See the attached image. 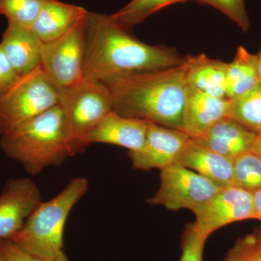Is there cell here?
<instances>
[{"label":"cell","instance_id":"6da1fadb","mask_svg":"<svg viewBox=\"0 0 261 261\" xmlns=\"http://www.w3.org/2000/svg\"><path fill=\"white\" fill-rule=\"evenodd\" d=\"M174 47L151 45L111 15L87 10L84 17V77L108 84L130 75L184 64Z\"/></svg>","mask_w":261,"mask_h":261},{"label":"cell","instance_id":"7a4b0ae2","mask_svg":"<svg viewBox=\"0 0 261 261\" xmlns=\"http://www.w3.org/2000/svg\"><path fill=\"white\" fill-rule=\"evenodd\" d=\"M107 86L114 112L181 130L188 90L185 63L124 77Z\"/></svg>","mask_w":261,"mask_h":261},{"label":"cell","instance_id":"3957f363","mask_svg":"<svg viewBox=\"0 0 261 261\" xmlns=\"http://www.w3.org/2000/svg\"><path fill=\"white\" fill-rule=\"evenodd\" d=\"M0 147L31 175L39 174L46 168L58 166L72 157L61 106L58 104L13 132L2 135Z\"/></svg>","mask_w":261,"mask_h":261},{"label":"cell","instance_id":"277c9868","mask_svg":"<svg viewBox=\"0 0 261 261\" xmlns=\"http://www.w3.org/2000/svg\"><path fill=\"white\" fill-rule=\"evenodd\" d=\"M88 188L87 178L79 176L70 180L61 193L40 204L11 241L40 260L70 261L63 250L65 224Z\"/></svg>","mask_w":261,"mask_h":261},{"label":"cell","instance_id":"5b68a950","mask_svg":"<svg viewBox=\"0 0 261 261\" xmlns=\"http://www.w3.org/2000/svg\"><path fill=\"white\" fill-rule=\"evenodd\" d=\"M60 106L68 128L72 155L87 149L85 138L106 115L112 111L107 84L84 77L78 83L60 89Z\"/></svg>","mask_w":261,"mask_h":261},{"label":"cell","instance_id":"8992f818","mask_svg":"<svg viewBox=\"0 0 261 261\" xmlns=\"http://www.w3.org/2000/svg\"><path fill=\"white\" fill-rule=\"evenodd\" d=\"M60 89L41 65L20 76L0 99V136L13 132L59 104Z\"/></svg>","mask_w":261,"mask_h":261},{"label":"cell","instance_id":"52a82bcc","mask_svg":"<svg viewBox=\"0 0 261 261\" xmlns=\"http://www.w3.org/2000/svg\"><path fill=\"white\" fill-rule=\"evenodd\" d=\"M221 189L211 180L175 163L161 170L159 190L147 202L168 210L189 209L194 212Z\"/></svg>","mask_w":261,"mask_h":261},{"label":"cell","instance_id":"ba28073f","mask_svg":"<svg viewBox=\"0 0 261 261\" xmlns=\"http://www.w3.org/2000/svg\"><path fill=\"white\" fill-rule=\"evenodd\" d=\"M84 17L62 37L41 42V67L59 89L84 78Z\"/></svg>","mask_w":261,"mask_h":261},{"label":"cell","instance_id":"9c48e42d","mask_svg":"<svg viewBox=\"0 0 261 261\" xmlns=\"http://www.w3.org/2000/svg\"><path fill=\"white\" fill-rule=\"evenodd\" d=\"M193 213L192 226L210 236L226 225L254 219L252 192L234 185L224 187Z\"/></svg>","mask_w":261,"mask_h":261},{"label":"cell","instance_id":"30bf717a","mask_svg":"<svg viewBox=\"0 0 261 261\" xmlns=\"http://www.w3.org/2000/svg\"><path fill=\"white\" fill-rule=\"evenodd\" d=\"M42 202L40 190L32 179L8 180L0 194V240L14 238Z\"/></svg>","mask_w":261,"mask_h":261},{"label":"cell","instance_id":"8fae6325","mask_svg":"<svg viewBox=\"0 0 261 261\" xmlns=\"http://www.w3.org/2000/svg\"><path fill=\"white\" fill-rule=\"evenodd\" d=\"M191 140L184 130L149 123L145 145L140 150L128 152V156L135 169L161 170L177 163Z\"/></svg>","mask_w":261,"mask_h":261},{"label":"cell","instance_id":"7c38bea8","mask_svg":"<svg viewBox=\"0 0 261 261\" xmlns=\"http://www.w3.org/2000/svg\"><path fill=\"white\" fill-rule=\"evenodd\" d=\"M148 126L149 122L121 116L112 111L90 130L85 143L87 147L93 143L109 144L135 152L145 145Z\"/></svg>","mask_w":261,"mask_h":261},{"label":"cell","instance_id":"4fadbf2b","mask_svg":"<svg viewBox=\"0 0 261 261\" xmlns=\"http://www.w3.org/2000/svg\"><path fill=\"white\" fill-rule=\"evenodd\" d=\"M229 117V99L213 97L188 87L181 130L192 139L205 135L217 122Z\"/></svg>","mask_w":261,"mask_h":261},{"label":"cell","instance_id":"5bb4252c","mask_svg":"<svg viewBox=\"0 0 261 261\" xmlns=\"http://www.w3.org/2000/svg\"><path fill=\"white\" fill-rule=\"evenodd\" d=\"M257 135L228 117L217 122L202 137L193 140L203 147L233 160L252 150Z\"/></svg>","mask_w":261,"mask_h":261},{"label":"cell","instance_id":"9a60e30c","mask_svg":"<svg viewBox=\"0 0 261 261\" xmlns=\"http://www.w3.org/2000/svg\"><path fill=\"white\" fill-rule=\"evenodd\" d=\"M233 161L192 139L180 154L177 163L224 188L233 185Z\"/></svg>","mask_w":261,"mask_h":261},{"label":"cell","instance_id":"2e32d148","mask_svg":"<svg viewBox=\"0 0 261 261\" xmlns=\"http://www.w3.org/2000/svg\"><path fill=\"white\" fill-rule=\"evenodd\" d=\"M87 11L82 7L59 0H44L31 30L41 42H53L68 32Z\"/></svg>","mask_w":261,"mask_h":261},{"label":"cell","instance_id":"e0dca14e","mask_svg":"<svg viewBox=\"0 0 261 261\" xmlns=\"http://www.w3.org/2000/svg\"><path fill=\"white\" fill-rule=\"evenodd\" d=\"M0 45L20 76L40 65L41 42L31 29L8 23Z\"/></svg>","mask_w":261,"mask_h":261},{"label":"cell","instance_id":"ac0fdd59","mask_svg":"<svg viewBox=\"0 0 261 261\" xmlns=\"http://www.w3.org/2000/svg\"><path fill=\"white\" fill-rule=\"evenodd\" d=\"M188 87L213 97H226L227 63L205 54L185 57Z\"/></svg>","mask_w":261,"mask_h":261},{"label":"cell","instance_id":"d6986e66","mask_svg":"<svg viewBox=\"0 0 261 261\" xmlns=\"http://www.w3.org/2000/svg\"><path fill=\"white\" fill-rule=\"evenodd\" d=\"M256 55L239 46L231 63L226 65V97L233 99L246 93L260 83Z\"/></svg>","mask_w":261,"mask_h":261},{"label":"cell","instance_id":"ffe728a7","mask_svg":"<svg viewBox=\"0 0 261 261\" xmlns=\"http://www.w3.org/2000/svg\"><path fill=\"white\" fill-rule=\"evenodd\" d=\"M229 118L261 133V82L246 93L229 99Z\"/></svg>","mask_w":261,"mask_h":261},{"label":"cell","instance_id":"44dd1931","mask_svg":"<svg viewBox=\"0 0 261 261\" xmlns=\"http://www.w3.org/2000/svg\"><path fill=\"white\" fill-rule=\"evenodd\" d=\"M187 1L189 0H132L111 16L122 27L132 31L135 25L143 23L160 10Z\"/></svg>","mask_w":261,"mask_h":261},{"label":"cell","instance_id":"7402d4cb","mask_svg":"<svg viewBox=\"0 0 261 261\" xmlns=\"http://www.w3.org/2000/svg\"><path fill=\"white\" fill-rule=\"evenodd\" d=\"M233 184L251 192L261 189V159L257 154L250 151L233 159Z\"/></svg>","mask_w":261,"mask_h":261},{"label":"cell","instance_id":"603a6c76","mask_svg":"<svg viewBox=\"0 0 261 261\" xmlns=\"http://www.w3.org/2000/svg\"><path fill=\"white\" fill-rule=\"evenodd\" d=\"M44 0H0V14L8 23L31 29Z\"/></svg>","mask_w":261,"mask_h":261},{"label":"cell","instance_id":"cb8c5ba5","mask_svg":"<svg viewBox=\"0 0 261 261\" xmlns=\"http://www.w3.org/2000/svg\"><path fill=\"white\" fill-rule=\"evenodd\" d=\"M223 261H261V238L258 232L238 239Z\"/></svg>","mask_w":261,"mask_h":261},{"label":"cell","instance_id":"d4e9b609","mask_svg":"<svg viewBox=\"0 0 261 261\" xmlns=\"http://www.w3.org/2000/svg\"><path fill=\"white\" fill-rule=\"evenodd\" d=\"M204 5H208L224 13L243 32L250 28V19L245 8V0H195Z\"/></svg>","mask_w":261,"mask_h":261},{"label":"cell","instance_id":"484cf974","mask_svg":"<svg viewBox=\"0 0 261 261\" xmlns=\"http://www.w3.org/2000/svg\"><path fill=\"white\" fill-rule=\"evenodd\" d=\"M208 237L196 229L192 224L187 226L182 237L180 261H202L204 247Z\"/></svg>","mask_w":261,"mask_h":261},{"label":"cell","instance_id":"4316f807","mask_svg":"<svg viewBox=\"0 0 261 261\" xmlns=\"http://www.w3.org/2000/svg\"><path fill=\"white\" fill-rule=\"evenodd\" d=\"M20 78L0 45V99L9 92Z\"/></svg>","mask_w":261,"mask_h":261},{"label":"cell","instance_id":"83f0119b","mask_svg":"<svg viewBox=\"0 0 261 261\" xmlns=\"http://www.w3.org/2000/svg\"><path fill=\"white\" fill-rule=\"evenodd\" d=\"M0 252L4 261H44L24 251L11 240H0Z\"/></svg>","mask_w":261,"mask_h":261},{"label":"cell","instance_id":"f1b7e54d","mask_svg":"<svg viewBox=\"0 0 261 261\" xmlns=\"http://www.w3.org/2000/svg\"><path fill=\"white\" fill-rule=\"evenodd\" d=\"M253 197L254 219L261 221V189L252 192Z\"/></svg>","mask_w":261,"mask_h":261},{"label":"cell","instance_id":"f546056e","mask_svg":"<svg viewBox=\"0 0 261 261\" xmlns=\"http://www.w3.org/2000/svg\"><path fill=\"white\" fill-rule=\"evenodd\" d=\"M251 152L257 154L261 159V133L257 134L256 140L255 141Z\"/></svg>","mask_w":261,"mask_h":261},{"label":"cell","instance_id":"4dcf8cb0","mask_svg":"<svg viewBox=\"0 0 261 261\" xmlns=\"http://www.w3.org/2000/svg\"><path fill=\"white\" fill-rule=\"evenodd\" d=\"M257 72H258L259 79L261 82V47L258 53L256 55Z\"/></svg>","mask_w":261,"mask_h":261},{"label":"cell","instance_id":"1f68e13d","mask_svg":"<svg viewBox=\"0 0 261 261\" xmlns=\"http://www.w3.org/2000/svg\"><path fill=\"white\" fill-rule=\"evenodd\" d=\"M0 261H4L3 256H2L1 252H0Z\"/></svg>","mask_w":261,"mask_h":261},{"label":"cell","instance_id":"d6a6232c","mask_svg":"<svg viewBox=\"0 0 261 261\" xmlns=\"http://www.w3.org/2000/svg\"><path fill=\"white\" fill-rule=\"evenodd\" d=\"M259 234H260V238H261V231H260V232H258Z\"/></svg>","mask_w":261,"mask_h":261}]
</instances>
